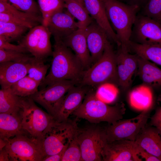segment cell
Returning <instances> with one entry per match:
<instances>
[{"mask_svg": "<svg viewBox=\"0 0 161 161\" xmlns=\"http://www.w3.org/2000/svg\"><path fill=\"white\" fill-rule=\"evenodd\" d=\"M49 72L39 86L41 89L55 82L69 80L78 83L85 70L80 61L62 40L55 38Z\"/></svg>", "mask_w": 161, "mask_h": 161, "instance_id": "1", "label": "cell"}, {"mask_svg": "<svg viewBox=\"0 0 161 161\" xmlns=\"http://www.w3.org/2000/svg\"><path fill=\"white\" fill-rule=\"evenodd\" d=\"M101 0L109 21L120 43V47L129 51L132 28L139 10V6L126 4L117 0Z\"/></svg>", "mask_w": 161, "mask_h": 161, "instance_id": "2", "label": "cell"}, {"mask_svg": "<svg viewBox=\"0 0 161 161\" xmlns=\"http://www.w3.org/2000/svg\"><path fill=\"white\" fill-rule=\"evenodd\" d=\"M78 129L75 121L53 120L42 135L34 139L43 158L59 152L68 145Z\"/></svg>", "mask_w": 161, "mask_h": 161, "instance_id": "3", "label": "cell"}, {"mask_svg": "<svg viewBox=\"0 0 161 161\" xmlns=\"http://www.w3.org/2000/svg\"><path fill=\"white\" fill-rule=\"evenodd\" d=\"M126 110L123 103L109 106L98 99L93 92L89 90L81 105L72 114L92 123L106 122L112 124L122 119Z\"/></svg>", "mask_w": 161, "mask_h": 161, "instance_id": "4", "label": "cell"}, {"mask_svg": "<svg viewBox=\"0 0 161 161\" xmlns=\"http://www.w3.org/2000/svg\"><path fill=\"white\" fill-rule=\"evenodd\" d=\"M113 81L117 83L116 54L109 42L100 58L84 71L80 83L95 86Z\"/></svg>", "mask_w": 161, "mask_h": 161, "instance_id": "5", "label": "cell"}, {"mask_svg": "<svg viewBox=\"0 0 161 161\" xmlns=\"http://www.w3.org/2000/svg\"><path fill=\"white\" fill-rule=\"evenodd\" d=\"M35 102L30 97H21L20 114L22 128L27 136L35 139L42 135L54 119Z\"/></svg>", "mask_w": 161, "mask_h": 161, "instance_id": "6", "label": "cell"}, {"mask_svg": "<svg viewBox=\"0 0 161 161\" xmlns=\"http://www.w3.org/2000/svg\"><path fill=\"white\" fill-rule=\"evenodd\" d=\"M148 111H143L137 116L119 120L103 129L106 143L120 140L135 141L142 129L146 125L149 118Z\"/></svg>", "mask_w": 161, "mask_h": 161, "instance_id": "7", "label": "cell"}, {"mask_svg": "<svg viewBox=\"0 0 161 161\" xmlns=\"http://www.w3.org/2000/svg\"><path fill=\"white\" fill-rule=\"evenodd\" d=\"M77 83L69 80L56 82L29 97L42 106L54 118L61 106L66 94Z\"/></svg>", "mask_w": 161, "mask_h": 161, "instance_id": "8", "label": "cell"}, {"mask_svg": "<svg viewBox=\"0 0 161 161\" xmlns=\"http://www.w3.org/2000/svg\"><path fill=\"white\" fill-rule=\"evenodd\" d=\"M47 26L42 24L30 29L20 40L18 44L25 48L32 56L44 60L52 54L50 43L51 35Z\"/></svg>", "mask_w": 161, "mask_h": 161, "instance_id": "9", "label": "cell"}, {"mask_svg": "<svg viewBox=\"0 0 161 161\" xmlns=\"http://www.w3.org/2000/svg\"><path fill=\"white\" fill-rule=\"evenodd\" d=\"M77 136L81 151L82 161H102V152L106 143L103 129L96 127L78 129Z\"/></svg>", "mask_w": 161, "mask_h": 161, "instance_id": "10", "label": "cell"}, {"mask_svg": "<svg viewBox=\"0 0 161 161\" xmlns=\"http://www.w3.org/2000/svg\"><path fill=\"white\" fill-rule=\"evenodd\" d=\"M7 140L5 147L10 161H42L43 157L34 139L21 134Z\"/></svg>", "mask_w": 161, "mask_h": 161, "instance_id": "11", "label": "cell"}, {"mask_svg": "<svg viewBox=\"0 0 161 161\" xmlns=\"http://www.w3.org/2000/svg\"><path fill=\"white\" fill-rule=\"evenodd\" d=\"M142 148L135 141L120 140L106 143L102 152V161H142L138 154Z\"/></svg>", "mask_w": 161, "mask_h": 161, "instance_id": "12", "label": "cell"}, {"mask_svg": "<svg viewBox=\"0 0 161 161\" xmlns=\"http://www.w3.org/2000/svg\"><path fill=\"white\" fill-rule=\"evenodd\" d=\"M132 38L139 44L161 46V22L144 15L137 16Z\"/></svg>", "mask_w": 161, "mask_h": 161, "instance_id": "13", "label": "cell"}, {"mask_svg": "<svg viewBox=\"0 0 161 161\" xmlns=\"http://www.w3.org/2000/svg\"><path fill=\"white\" fill-rule=\"evenodd\" d=\"M119 47L116 54L117 83L125 91L130 86L133 76L137 71V56Z\"/></svg>", "mask_w": 161, "mask_h": 161, "instance_id": "14", "label": "cell"}, {"mask_svg": "<svg viewBox=\"0 0 161 161\" xmlns=\"http://www.w3.org/2000/svg\"><path fill=\"white\" fill-rule=\"evenodd\" d=\"M47 27L54 38L61 39L80 28L78 23L64 9L52 15Z\"/></svg>", "mask_w": 161, "mask_h": 161, "instance_id": "15", "label": "cell"}, {"mask_svg": "<svg viewBox=\"0 0 161 161\" xmlns=\"http://www.w3.org/2000/svg\"><path fill=\"white\" fill-rule=\"evenodd\" d=\"M84 31L92 63H94L102 55L109 39L94 20L84 29Z\"/></svg>", "mask_w": 161, "mask_h": 161, "instance_id": "16", "label": "cell"}, {"mask_svg": "<svg viewBox=\"0 0 161 161\" xmlns=\"http://www.w3.org/2000/svg\"><path fill=\"white\" fill-rule=\"evenodd\" d=\"M84 86H75L69 89L54 118L55 120L60 122L67 120L69 115L80 106L89 91Z\"/></svg>", "mask_w": 161, "mask_h": 161, "instance_id": "17", "label": "cell"}, {"mask_svg": "<svg viewBox=\"0 0 161 161\" xmlns=\"http://www.w3.org/2000/svg\"><path fill=\"white\" fill-rule=\"evenodd\" d=\"M62 40L67 47L74 52L84 70L89 68L92 61L84 29L79 28Z\"/></svg>", "mask_w": 161, "mask_h": 161, "instance_id": "18", "label": "cell"}, {"mask_svg": "<svg viewBox=\"0 0 161 161\" xmlns=\"http://www.w3.org/2000/svg\"><path fill=\"white\" fill-rule=\"evenodd\" d=\"M85 7L90 16L106 32L109 39L119 47L120 43L108 18L101 0H83Z\"/></svg>", "mask_w": 161, "mask_h": 161, "instance_id": "19", "label": "cell"}, {"mask_svg": "<svg viewBox=\"0 0 161 161\" xmlns=\"http://www.w3.org/2000/svg\"><path fill=\"white\" fill-rule=\"evenodd\" d=\"M29 61L21 62L8 61L0 63V84L1 88H10L14 83L27 75Z\"/></svg>", "mask_w": 161, "mask_h": 161, "instance_id": "20", "label": "cell"}, {"mask_svg": "<svg viewBox=\"0 0 161 161\" xmlns=\"http://www.w3.org/2000/svg\"><path fill=\"white\" fill-rule=\"evenodd\" d=\"M135 141L143 149L161 161V131L146 125L140 131Z\"/></svg>", "mask_w": 161, "mask_h": 161, "instance_id": "21", "label": "cell"}, {"mask_svg": "<svg viewBox=\"0 0 161 161\" xmlns=\"http://www.w3.org/2000/svg\"><path fill=\"white\" fill-rule=\"evenodd\" d=\"M137 56V73L144 83L151 87L161 88V69L154 63Z\"/></svg>", "mask_w": 161, "mask_h": 161, "instance_id": "22", "label": "cell"}, {"mask_svg": "<svg viewBox=\"0 0 161 161\" xmlns=\"http://www.w3.org/2000/svg\"><path fill=\"white\" fill-rule=\"evenodd\" d=\"M27 135L20 114L0 113V138L7 140L19 135Z\"/></svg>", "mask_w": 161, "mask_h": 161, "instance_id": "23", "label": "cell"}, {"mask_svg": "<svg viewBox=\"0 0 161 161\" xmlns=\"http://www.w3.org/2000/svg\"><path fill=\"white\" fill-rule=\"evenodd\" d=\"M151 87L145 84L133 89L129 95L131 106L138 110L148 111L154 103V95Z\"/></svg>", "mask_w": 161, "mask_h": 161, "instance_id": "24", "label": "cell"}, {"mask_svg": "<svg viewBox=\"0 0 161 161\" xmlns=\"http://www.w3.org/2000/svg\"><path fill=\"white\" fill-rule=\"evenodd\" d=\"M129 50V52L161 66V46L142 44L130 41Z\"/></svg>", "mask_w": 161, "mask_h": 161, "instance_id": "25", "label": "cell"}, {"mask_svg": "<svg viewBox=\"0 0 161 161\" xmlns=\"http://www.w3.org/2000/svg\"><path fill=\"white\" fill-rule=\"evenodd\" d=\"M21 97L15 94L10 88L0 90V113L20 114Z\"/></svg>", "mask_w": 161, "mask_h": 161, "instance_id": "26", "label": "cell"}, {"mask_svg": "<svg viewBox=\"0 0 161 161\" xmlns=\"http://www.w3.org/2000/svg\"><path fill=\"white\" fill-rule=\"evenodd\" d=\"M65 8L78 21L80 28L84 29L94 20L84 6L75 0H64Z\"/></svg>", "mask_w": 161, "mask_h": 161, "instance_id": "27", "label": "cell"}, {"mask_svg": "<svg viewBox=\"0 0 161 161\" xmlns=\"http://www.w3.org/2000/svg\"><path fill=\"white\" fill-rule=\"evenodd\" d=\"M40 85L27 75L13 84L10 88L16 95L24 97H29L38 91Z\"/></svg>", "mask_w": 161, "mask_h": 161, "instance_id": "28", "label": "cell"}, {"mask_svg": "<svg viewBox=\"0 0 161 161\" xmlns=\"http://www.w3.org/2000/svg\"><path fill=\"white\" fill-rule=\"evenodd\" d=\"M37 1L43 18L42 24L46 26L53 14L65 8L64 0H37Z\"/></svg>", "mask_w": 161, "mask_h": 161, "instance_id": "29", "label": "cell"}, {"mask_svg": "<svg viewBox=\"0 0 161 161\" xmlns=\"http://www.w3.org/2000/svg\"><path fill=\"white\" fill-rule=\"evenodd\" d=\"M28 29L14 23L0 21V37L10 42L21 39Z\"/></svg>", "mask_w": 161, "mask_h": 161, "instance_id": "30", "label": "cell"}, {"mask_svg": "<svg viewBox=\"0 0 161 161\" xmlns=\"http://www.w3.org/2000/svg\"><path fill=\"white\" fill-rule=\"evenodd\" d=\"M0 21L9 22L26 27L29 29L42 24V16L24 17L9 13H0Z\"/></svg>", "mask_w": 161, "mask_h": 161, "instance_id": "31", "label": "cell"}, {"mask_svg": "<svg viewBox=\"0 0 161 161\" xmlns=\"http://www.w3.org/2000/svg\"><path fill=\"white\" fill-rule=\"evenodd\" d=\"M50 65L44 63V60L31 57L29 61L27 75L39 83L44 79Z\"/></svg>", "mask_w": 161, "mask_h": 161, "instance_id": "32", "label": "cell"}, {"mask_svg": "<svg viewBox=\"0 0 161 161\" xmlns=\"http://www.w3.org/2000/svg\"><path fill=\"white\" fill-rule=\"evenodd\" d=\"M18 9L32 15L41 16L38 4L35 0H8Z\"/></svg>", "mask_w": 161, "mask_h": 161, "instance_id": "33", "label": "cell"}, {"mask_svg": "<svg viewBox=\"0 0 161 161\" xmlns=\"http://www.w3.org/2000/svg\"><path fill=\"white\" fill-rule=\"evenodd\" d=\"M77 133L70 142L61 161H82L81 151L78 141Z\"/></svg>", "mask_w": 161, "mask_h": 161, "instance_id": "34", "label": "cell"}, {"mask_svg": "<svg viewBox=\"0 0 161 161\" xmlns=\"http://www.w3.org/2000/svg\"><path fill=\"white\" fill-rule=\"evenodd\" d=\"M31 57L25 53L0 48V63L8 61L27 62Z\"/></svg>", "mask_w": 161, "mask_h": 161, "instance_id": "35", "label": "cell"}, {"mask_svg": "<svg viewBox=\"0 0 161 161\" xmlns=\"http://www.w3.org/2000/svg\"><path fill=\"white\" fill-rule=\"evenodd\" d=\"M143 15L161 22V0H148Z\"/></svg>", "mask_w": 161, "mask_h": 161, "instance_id": "36", "label": "cell"}, {"mask_svg": "<svg viewBox=\"0 0 161 161\" xmlns=\"http://www.w3.org/2000/svg\"><path fill=\"white\" fill-rule=\"evenodd\" d=\"M101 89V96L103 100V101L104 102L110 103L113 100L116 98L117 95V92L114 88H112L109 86L103 87Z\"/></svg>", "mask_w": 161, "mask_h": 161, "instance_id": "37", "label": "cell"}, {"mask_svg": "<svg viewBox=\"0 0 161 161\" xmlns=\"http://www.w3.org/2000/svg\"><path fill=\"white\" fill-rule=\"evenodd\" d=\"M0 48L6 50L16 51L24 53L28 51L24 47L19 44L14 45L0 37Z\"/></svg>", "mask_w": 161, "mask_h": 161, "instance_id": "38", "label": "cell"}, {"mask_svg": "<svg viewBox=\"0 0 161 161\" xmlns=\"http://www.w3.org/2000/svg\"><path fill=\"white\" fill-rule=\"evenodd\" d=\"M150 125L156 127L161 131V106L156 109L151 117Z\"/></svg>", "mask_w": 161, "mask_h": 161, "instance_id": "39", "label": "cell"}, {"mask_svg": "<svg viewBox=\"0 0 161 161\" xmlns=\"http://www.w3.org/2000/svg\"><path fill=\"white\" fill-rule=\"evenodd\" d=\"M68 145L59 152L43 158L42 161H61L64 154Z\"/></svg>", "mask_w": 161, "mask_h": 161, "instance_id": "40", "label": "cell"}, {"mask_svg": "<svg viewBox=\"0 0 161 161\" xmlns=\"http://www.w3.org/2000/svg\"><path fill=\"white\" fill-rule=\"evenodd\" d=\"M138 155L140 156L146 161H160L157 157L148 152L143 148L139 152Z\"/></svg>", "mask_w": 161, "mask_h": 161, "instance_id": "41", "label": "cell"}, {"mask_svg": "<svg viewBox=\"0 0 161 161\" xmlns=\"http://www.w3.org/2000/svg\"><path fill=\"white\" fill-rule=\"evenodd\" d=\"M0 161H10L8 153L5 147L0 150Z\"/></svg>", "mask_w": 161, "mask_h": 161, "instance_id": "42", "label": "cell"}, {"mask_svg": "<svg viewBox=\"0 0 161 161\" xmlns=\"http://www.w3.org/2000/svg\"><path fill=\"white\" fill-rule=\"evenodd\" d=\"M7 143V140L0 138V150L6 146Z\"/></svg>", "mask_w": 161, "mask_h": 161, "instance_id": "43", "label": "cell"}, {"mask_svg": "<svg viewBox=\"0 0 161 161\" xmlns=\"http://www.w3.org/2000/svg\"><path fill=\"white\" fill-rule=\"evenodd\" d=\"M129 0V1H130L132 3H133V4H138L137 3L144 2L145 1L147 0Z\"/></svg>", "mask_w": 161, "mask_h": 161, "instance_id": "44", "label": "cell"}, {"mask_svg": "<svg viewBox=\"0 0 161 161\" xmlns=\"http://www.w3.org/2000/svg\"><path fill=\"white\" fill-rule=\"evenodd\" d=\"M75 0L80 2V3H81V4H83V5H84L83 0Z\"/></svg>", "mask_w": 161, "mask_h": 161, "instance_id": "45", "label": "cell"}, {"mask_svg": "<svg viewBox=\"0 0 161 161\" xmlns=\"http://www.w3.org/2000/svg\"></svg>", "mask_w": 161, "mask_h": 161, "instance_id": "46", "label": "cell"}]
</instances>
